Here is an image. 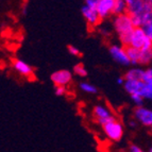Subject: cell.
Instances as JSON below:
<instances>
[{"instance_id":"6da1fadb","label":"cell","mask_w":152,"mask_h":152,"mask_svg":"<svg viewBox=\"0 0 152 152\" xmlns=\"http://www.w3.org/2000/svg\"><path fill=\"white\" fill-rule=\"evenodd\" d=\"M130 47H133L138 50H152V42L147 36L144 29L135 28L132 32Z\"/></svg>"},{"instance_id":"7a4b0ae2","label":"cell","mask_w":152,"mask_h":152,"mask_svg":"<svg viewBox=\"0 0 152 152\" xmlns=\"http://www.w3.org/2000/svg\"><path fill=\"white\" fill-rule=\"evenodd\" d=\"M114 28L118 32L119 35H124V34H128V33L133 32L135 27L133 25V21H132L130 15L126 13V14L118 15L115 17Z\"/></svg>"},{"instance_id":"3957f363","label":"cell","mask_w":152,"mask_h":152,"mask_svg":"<svg viewBox=\"0 0 152 152\" xmlns=\"http://www.w3.org/2000/svg\"><path fill=\"white\" fill-rule=\"evenodd\" d=\"M103 127L104 133L107 134V136L110 140L118 142L121 140L122 135H124V127L119 121H117L116 119H113L112 121L105 124Z\"/></svg>"},{"instance_id":"277c9868","label":"cell","mask_w":152,"mask_h":152,"mask_svg":"<svg viewBox=\"0 0 152 152\" xmlns=\"http://www.w3.org/2000/svg\"><path fill=\"white\" fill-rule=\"evenodd\" d=\"M71 76L70 71L62 69V70L54 71L53 74L51 75V80L54 83L56 86H65L71 81Z\"/></svg>"},{"instance_id":"5b68a950","label":"cell","mask_w":152,"mask_h":152,"mask_svg":"<svg viewBox=\"0 0 152 152\" xmlns=\"http://www.w3.org/2000/svg\"><path fill=\"white\" fill-rule=\"evenodd\" d=\"M135 118L146 127H152V111L142 107H137L134 111Z\"/></svg>"},{"instance_id":"8992f818","label":"cell","mask_w":152,"mask_h":152,"mask_svg":"<svg viewBox=\"0 0 152 152\" xmlns=\"http://www.w3.org/2000/svg\"><path fill=\"white\" fill-rule=\"evenodd\" d=\"M94 116L97 119V121L100 124H102V126H104L105 124H107V122L115 119L114 117L112 116L110 110H107V107H102V105H97V107H95Z\"/></svg>"},{"instance_id":"52a82bcc","label":"cell","mask_w":152,"mask_h":152,"mask_svg":"<svg viewBox=\"0 0 152 152\" xmlns=\"http://www.w3.org/2000/svg\"><path fill=\"white\" fill-rule=\"evenodd\" d=\"M110 53H111L112 58H114L115 61L118 62L120 64H124V65H128L130 64V60L128 58L127 50L124 48V47H120V46H112L110 48Z\"/></svg>"},{"instance_id":"ba28073f","label":"cell","mask_w":152,"mask_h":152,"mask_svg":"<svg viewBox=\"0 0 152 152\" xmlns=\"http://www.w3.org/2000/svg\"><path fill=\"white\" fill-rule=\"evenodd\" d=\"M82 14H83L84 18L86 19L87 23L89 26H91V27L97 26L101 20V17L99 16L96 9L88 8L87 5H84L83 8H82Z\"/></svg>"},{"instance_id":"9c48e42d","label":"cell","mask_w":152,"mask_h":152,"mask_svg":"<svg viewBox=\"0 0 152 152\" xmlns=\"http://www.w3.org/2000/svg\"><path fill=\"white\" fill-rule=\"evenodd\" d=\"M114 2L115 0H98L97 1L96 10L98 12L99 16L101 17V19L104 17H107L110 13L113 12Z\"/></svg>"},{"instance_id":"30bf717a","label":"cell","mask_w":152,"mask_h":152,"mask_svg":"<svg viewBox=\"0 0 152 152\" xmlns=\"http://www.w3.org/2000/svg\"><path fill=\"white\" fill-rule=\"evenodd\" d=\"M145 5H146V0H127V14L130 16H136L142 12Z\"/></svg>"},{"instance_id":"8fae6325","label":"cell","mask_w":152,"mask_h":152,"mask_svg":"<svg viewBox=\"0 0 152 152\" xmlns=\"http://www.w3.org/2000/svg\"><path fill=\"white\" fill-rule=\"evenodd\" d=\"M13 67L15 68V70H17L20 75L25 77H29V78H33V69L29 64H27L26 62L21 61V60H18L15 58L13 60Z\"/></svg>"},{"instance_id":"7c38bea8","label":"cell","mask_w":152,"mask_h":152,"mask_svg":"<svg viewBox=\"0 0 152 152\" xmlns=\"http://www.w3.org/2000/svg\"><path fill=\"white\" fill-rule=\"evenodd\" d=\"M142 86H144V82L142 81H126L124 82V89H126L130 95H134V94L140 95Z\"/></svg>"},{"instance_id":"4fadbf2b","label":"cell","mask_w":152,"mask_h":152,"mask_svg":"<svg viewBox=\"0 0 152 152\" xmlns=\"http://www.w3.org/2000/svg\"><path fill=\"white\" fill-rule=\"evenodd\" d=\"M145 70L140 68L130 69L126 74V81H142Z\"/></svg>"},{"instance_id":"5bb4252c","label":"cell","mask_w":152,"mask_h":152,"mask_svg":"<svg viewBox=\"0 0 152 152\" xmlns=\"http://www.w3.org/2000/svg\"><path fill=\"white\" fill-rule=\"evenodd\" d=\"M127 50L128 58L130 60V63L132 64H140V56H142V50L135 49L133 47H128Z\"/></svg>"},{"instance_id":"9a60e30c","label":"cell","mask_w":152,"mask_h":152,"mask_svg":"<svg viewBox=\"0 0 152 152\" xmlns=\"http://www.w3.org/2000/svg\"><path fill=\"white\" fill-rule=\"evenodd\" d=\"M113 14L115 15H122L127 13V1L124 0H115L114 8H113Z\"/></svg>"},{"instance_id":"2e32d148","label":"cell","mask_w":152,"mask_h":152,"mask_svg":"<svg viewBox=\"0 0 152 152\" xmlns=\"http://www.w3.org/2000/svg\"><path fill=\"white\" fill-rule=\"evenodd\" d=\"M152 60V50H142L140 64H148Z\"/></svg>"},{"instance_id":"e0dca14e","label":"cell","mask_w":152,"mask_h":152,"mask_svg":"<svg viewBox=\"0 0 152 152\" xmlns=\"http://www.w3.org/2000/svg\"><path fill=\"white\" fill-rule=\"evenodd\" d=\"M80 87L83 91H86V93H89V94H95L97 93V88L94 86V85H91V84L87 83V82H83V83L80 84Z\"/></svg>"},{"instance_id":"ac0fdd59","label":"cell","mask_w":152,"mask_h":152,"mask_svg":"<svg viewBox=\"0 0 152 152\" xmlns=\"http://www.w3.org/2000/svg\"><path fill=\"white\" fill-rule=\"evenodd\" d=\"M74 71H75V74L80 77H85L87 75V71H86V69H85V67H84L83 64H77L74 67Z\"/></svg>"},{"instance_id":"d6986e66","label":"cell","mask_w":152,"mask_h":152,"mask_svg":"<svg viewBox=\"0 0 152 152\" xmlns=\"http://www.w3.org/2000/svg\"><path fill=\"white\" fill-rule=\"evenodd\" d=\"M142 29H144V31L146 32L147 36L151 39V42H152V20L149 21L148 23H146V25L142 27Z\"/></svg>"},{"instance_id":"ffe728a7","label":"cell","mask_w":152,"mask_h":152,"mask_svg":"<svg viewBox=\"0 0 152 152\" xmlns=\"http://www.w3.org/2000/svg\"><path fill=\"white\" fill-rule=\"evenodd\" d=\"M151 81H152V68H149L147 70H145L142 82L144 83H150Z\"/></svg>"},{"instance_id":"44dd1931","label":"cell","mask_w":152,"mask_h":152,"mask_svg":"<svg viewBox=\"0 0 152 152\" xmlns=\"http://www.w3.org/2000/svg\"><path fill=\"white\" fill-rule=\"evenodd\" d=\"M131 98L132 100L134 101V103L137 104V107H142V97L140 96V95L138 94H134V95H131Z\"/></svg>"},{"instance_id":"7402d4cb","label":"cell","mask_w":152,"mask_h":152,"mask_svg":"<svg viewBox=\"0 0 152 152\" xmlns=\"http://www.w3.org/2000/svg\"><path fill=\"white\" fill-rule=\"evenodd\" d=\"M68 51L72 54V56H80V54H81L78 48H76L75 46H71V45L68 46Z\"/></svg>"},{"instance_id":"603a6c76","label":"cell","mask_w":152,"mask_h":152,"mask_svg":"<svg viewBox=\"0 0 152 152\" xmlns=\"http://www.w3.org/2000/svg\"><path fill=\"white\" fill-rule=\"evenodd\" d=\"M65 86H56V94L58 96H62V95L65 94Z\"/></svg>"},{"instance_id":"cb8c5ba5","label":"cell","mask_w":152,"mask_h":152,"mask_svg":"<svg viewBox=\"0 0 152 152\" xmlns=\"http://www.w3.org/2000/svg\"><path fill=\"white\" fill-rule=\"evenodd\" d=\"M97 1H98V0H87L86 2H85V5H87L88 8L96 9V7H97Z\"/></svg>"},{"instance_id":"d4e9b609","label":"cell","mask_w":152,"mask_h":152,"mask_svg":"<svg viewBox=\"0 0 152 152\" xmlns=\"http://www.w3.org/2000/svg\"><path fill=\"white\" fill-rule=\"evenodd\" d=\"M129 152H144V151H142L140 147H137V146H135V145H132L129 149Z\"/></svg>"},{"instance_id":"484cf974","label":"cell","mask_w":152,"mask_h":152,"mask_svg":"<svg viewBox=\"0 0 152 152\" xmlns=\"http://www.w3.org/2000/svg\"><path fill=\"white\" fill-rule=\"evenodd\" d=\"M117 82H118L119 84H122V83H124V79H122V78H119L118 80H117Z\"/></svg>"},{"instance_id":"4316f807","label":"cell","mask_w":152,"mask_h":152,"mask_svg":"<svg viewBox=\"0 0 152 152\" xmlns=\"http://www.w3.org/2000/svg\"><path fill=\"white\" fill-rule=\"evenodd\" d=\"M148 85H149V87H150V89H151V93H152V81L150 82V83H147Z\"/></svg>"},{"instance_id":"83f0119b","label":"cell","mask_w":152,"mask_h":152,"mask_svg":"<svg viewBox=\"0 0 152 152\" xmlns=\"http://www.w3.org/2000/svg\"><path fill=\"white\" fill-rule=\"evenodd\" d=\"M130 124H131V127H135V122L134 121H130Z\"/></svg>"},{"instance_id":"f1b7e54d","label":"cell","mask_w":152,"mask_h":152,"mask_svg":"<svg viewBox=\"0 0 152 152\" xmlns=\"http://www.w3.org/2000/svg\"><path fill=\"white\" fill-rule=\"evenodd\" d=\"M149 152H152V148H151V149L149 150Z\"/></svg>"}]
</instances>
